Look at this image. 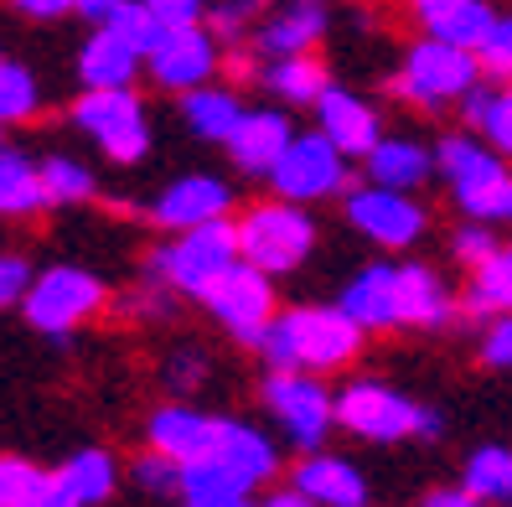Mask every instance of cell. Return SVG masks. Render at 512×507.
Segmentation results:
<instances>
[{"instance_id": "obj_6", "label": "cell", "mask_w": 512, "mask_h": 507, "mask_svg": "<svg viewBox=\"0 0 512 507\" xmlns=\"http://www.w3.org/2000/svg\"><path fill=\"white\" fill-rule=\"evenodd\" d=\"M73 125L114 166H140L150 151V114L135 88H83L73 104Z\"/></svg>"}, {"instance_id": "obj_34", "label": "cell", "mask_w": 512, "mask_h": 507, "mask_svg": "<svg viewBox=\"0 0 512 507\" xmlns=\"http://www.w3.org/2000/svg\"><path fill=\"white\" fill-rule=\"evenodd\" d=\"M466 492L481 497V502H512V451L481 445L466 461Z\"/></svg>"}, {"instance_id": "obj_36", "label": "cell", "mask_w": 512, "mask_h": 507, "mask_svg": "<svg viewBox=\"0 0 512 507\" xmlns=\"http://www.w3.org/2000/svg\"><path fill=\"white\" fill-rule=\"evenodd\" d=\"M104 26H114V32L125 37V42H135L145 57H150V47H156V42L166 37V21H161L156 11H150L145 0H125V6H119Z\"/></svg>"}, {"instance_id": "obj_26", "label": "cell", "mask_w": 512, "mask_h": 507, "mask_svg": "<svg viewBox=\"0 0 512 507\" xmlns=\"http://www.w3.org/2000/svg\"><path fill=\"white\" fill-rule=\"evenodd\" d=\"M461 119L471 125V135H481L492 151L512 156V78L502 83H476L461 99Z\"/></svg>"}, {"instance_id": "obj_7", "label": "cell", "mask_w": 512, "mask_h": 507, "mask_svg": "<svg viewBox=\"0 0 512 507\" xmlns=\"http://www.w3.org/2000/svg\"><path fill=\"white\" fill-rule=\"evenodd\" d=\"M104 306H109V285L94 270H78V264H52V270H42L21 301L26 321L42 337H68L83 321H94Z\"/></svg>"}, {"instance_id": "obj_21", "label": "cell", "mask_w": 512, "mask_h": 507, "mask_svg": "<svg viewBox=\"0 0 512 507\" xmlns=\"http://www.w3.org/2000/svg\"><path fill=\"white\" fill-rule=\"evenodd\" d=\"M321 37H326V0H285L275 16H264L254 26V47L264 57L311 52Z\"/></svg>"}, {"instance_id": "obj_49", "label": "cell", "mask_w": 512, "mask_h": 507, "mask_svg": "<svg viewBox=\"0 0 512 507\" xmlns=\"http://www.w3.org/2000/svg\"><path fill=\"white\" fill-rule=\"evenodd\" d=\"M425 507H492V502H481V497H471V492L461 487V492H430Z\"/></svg>"}, {"instance_id": "obj_12", "label": "cell", "mask_w": 512, "mask_h": 507, "mask_svg": "<svg viewBox=\"0 0 512 507\" xmlns=\"http://www.w3.org/2000/svg\"><path fill=\"white\" fill-rule=\"evenodd\" d=\"M347 223L378 249H414L425 238V207L414 202V192H394V187H352L347 192Z\"/></svg>"}, {"instance_id": "obj_24", "label": "cell", "mask_w": 512, "mask_h": 507, "mask_svg": "<svg viewBox=\"0 0 512 507\" xmlns=\"http://www.w3.org/2000/svg\"><path fill=\"white\" fill-rule=\"evenodd\" d=\"M450 321V290L440 280L435 264H399V326H425V332H435V326Z\"/></svg>"}, {"instance_id": "obj_41", "label": "cell", "mask_w": 512, "mask_h": 507, "mask_svg": "<svg viewBox=\"0 0 512 507\" xmlns=\"http://www.w3.org/2000/svg\"><path fill=\"white\" fill-rule=\"evenodd\" d=\"M259 6H264V0H223V6H213L207 26H213L223 42H233V37H244V32H249V21H254Z\"/></svg>"}, {"instance_id": "obj_1", "label": "cell", "mask_w": 512, "mask_h": 507, "mask_svg": "<svg viewBox=\"0 0 512 507\" xmlns=\"http://www.w3.org/2000/svg\"><path fill=\"white\" fill-rule=\"evenodd\" d=\"M363 326H357L342 306H290L275 311V321L264 326V363L269 368H306V373H326V368H347L363 352Z\"/></svg>"}, {"instance_id": "obj_23", "label": "cell", "mask_w": 512, "mask_h": 507, "mask_svg": "<svg viewBox=\"0 0 512 507\" xmlns=\"http://www.w3.org/2000/svg\"><path fill=\"white\" fill-rule=\"evenodd\" d=\"M295 487L316 507H363V497H368L363 471L342 456H306L295 466Z\"/></svg>"}, {"instance_id": "obj_4", "label": "cell", "mask_w": 512, "mask_h": 507, "mask_svg": "<svg viewBox=\"0 0 512 507\" xmlns=\"http://www.w3.org/2000/svg\"><path fill=\"white\" fill-rule=\"evenodd\" d=\"M316 249V218L300 202H259L238 218V254L259 264L264 275H290Z\"/></svg>"}, {"instance_id": "obj_30", "label": "cell", "mask_w": 512, "mask_h": 507, "mask_svg": "<svg viewBox=\"0 0 512 507\" xmlns=\"http://www.w3.org/2000/svg\"><path fill=\"white\" fill-rule=\"evenodd\" d=\"M466 311L471 316H512V244H497L471 270Z\"/></svg>"}, {"instance_id": "obj_39", "label": "cell", "mask_w": 512, "mask_h": 507, "mask_svg": "<svg viewBox=\"0 0 512 507\" xmlns=\"http://www.w3.org/2000/svg\"><path fill=\"white\" fill-rule=\"evenodd\" d=\"M497 249V238H492V228H487V218H471L466 228H456L450 233V254H456L466 270H476L481 259H487Z\"/></svg>"}, {"instance_id": "obj_16", "label": "cell", "mask_w": 512, "mask_h": 507, "mask_svg": "<svg viewBox=\"0 0 512 507\" xmlns=\"http://www.w3.org/2000/svg\"><path fill=\"white\" fill-rule=\"evenodd\" d=\"M409 16L419 21L425 37L456 42V47H471V52H481V42H487L492 26H497L492 0H409Z\"/></svg>"}, {"instance_id": "obj_44", "label": "cell", "mask_w": 512, "mask_h": 507, "mask_svg": "<svg viewBox=\"0 0 512 507\" xmlns=\"http://www.w3.org/2000/svg\"><path fill=\"white\" fill-rule=\"evenodd\" d=\"M481 363L512 373V316H492V326L481 332Z\"/></svg>"}, {"instance_id": "obj_52", "label": "cell", "mask_w": 512, "mask_h": 507, "mask_svg": "<svg viewBox=\"0 0 512 507\" xmlns=\"http://www.w3.org/2000/svg\"><path fill=\"white\" fill-rule=\"evenodd\" d=\"M182 507H249L244 497H228V502H182Z\"/></svg>"}, {"instance_id": "obj_9", "label": "cell", "mask_w": 512, "mask_h": 507, "mask_svg": "<svg viewBox=\"0 0 512 507\" xmlns=\"http://www.w3.org/2000/svg\"><path fill=\"white\" fill-rule=\"evenodd\" d=\"M347 151H337L321 130H306V135H295L285 145V156L275 161V171H269V187H275V197L285 202H300V207H311V202H326V197H337L347 192Z\"/></svg>"}, {"instance_id": "obj_22", "label": "cell", "mask_w": 512, "mask_h": 507, "mask_svg": "<svg viewBox=\"0 0 512 507\" xmlns=\"http://www.w3.org/2000/svg\"><path fill=\"white\" fill-rule=\"evenodd\" d=\"M363 161H368V182L394 187V192H419L430 176H440L435 171V151L419 145V140H409V135H383Z\"/></svg>"}, {"instance_id": "obj_37", "label": "cell", "mask_w": 512, "mask_h": 507, "mask_svg": "<svg viewBox=\"0 0 512 507\" xmlns=\"http://www.w3.org/2000/svg\"><path fill=\"white\" fill-rule=\"evenodd\" d=\"M130 476H135V487L140 492H150V497H171V492H182V461H171V456H161L156 445L130 466Z\"/></svg>"}, {"instance_id": "obj_32", "label": "cell", "mask_w": 512, "mask_h": 507, "mask_svg": "<svg viewBox=\"0 0 512 507\" xmlns=\"http://www.w3.org/2000/svg\"><path fill=\"white\" fill-rule=\"evenodd\" d=\"M182 497L187 502H228V497H249V482L218 456H202L182 466Z\"/></svg>"}, {"instance_id": "obj_51", "label": "cell", "mask_w": 512, "mask_h": 507, "mask_svg": "<svg viewBox=\"0 0 512 507\" xmlns=\"http://www.w3.org/2000/svg\"><path fill=\"white\" fill-rule=\"evenodd\" d=\"M497 218H502V223H512V182H507V192H502V207H497Z\"/></svg>"}, {"instance_id": "obj_8", "label": "cell", "mask_w": 512, "mask_h": 507, "mask_svg": "<svg viewBox=\"0 0 512 507\" xmlns=\"http://www.w3.org/2000/svg\"><path fill=\"white\" fill-rule=\"evenodd\" d=\"M337 425H347L363 440H409V435H435L440 414L404 399L399 389H388V383L357 378L337 394Z\"/></svg>"}, {"instance_id": "obj_46", "label": "cell", "mask_w": 512, "mask_h": 507, "mask_svg": "<svg viewBox=\"0 0 512 507\" xmlns=\"http://www.w3.org/2000/svg\"><path fill=\"white\" fill-rule=\"evenodd\" d=\"M6 6L26 21H63L73 16V0H6Z\"/></svg>"}, {"instance_id": "obj_20", "label": "cell", "mask_w": 512, "mask_h": 507, "mask_svg": "<svg viewBox=\"0 0 512 507\" xmlns=\"http://www.w3.org/2000/svg\"><path fill=\"white\" fill-rule=\"evenodd\" d=\"M145 68V52L125 42L114 26H94V37L78 47V83L83 88H130Z\"/></svg>"}, {"instance_id": "obj_19", "label": "cell", "mask_w": 512, "mask_h": 507, "mask_svg": "<svg viewBox=\"0 0 512 507\" xmlns=\"http://www.w3.org/2000/svg\"><path fill=\"white\" fill-rule=\"evenodd\" d=\"M213 435H218V420L213 414H202L192 404H161L156 414H150V425H145V440L156 445L161 456L171 461H202L207 451H213Z\"/></svg>"}, {"instance_id": "obj_47", "label": "cell", "mask_w": 512, "mask_h": 507, "mask_svg": "<svg viewBox=\"0 0 512 507\" xmlns=\"http://www.w3.org/2000/svg\"><path fill=\"white\" fill-rule=\"evenodd\" d=\"M150 11H156L166 26H182V21H202L207 11V0H145Z\"/></svg>"}, {"instance_id": "obj_38", "label": "cell", "mask_w": 512, "mask_h": 507, "mask_svg": "<svg viewBox=\"0 0 512 507\" xmlns=\"http://www.w3.org/2000/svg\"><path fill=\"white\" fill-rule=\"evenodd\" d=\"M47 471H37L32 461L21 456H0V507H26Z\"/></svg>"}, {"instance_id": "obj_48", "label": "cell", "mask_w": 512, "mask_h": 507, "mask_svg": "<svg viewBox=\"0 0 512 507\" xmlns=\"http://www.w3.org/2000/svg\"><path fill=\"white\" fill-rule=\"evenodd\" d=\"M125 0H73V16H83V21H94V26H104Z\"/></svg>"}, {"instance_id": "obj_35", "label": "cell", "mask_w": 512, "mask_h": 507, "mask_svg": "<svg viewBox=\"0 0 512 507\" xmlns=\"http://www.w3.org/2000/svg\"><path fill=\"white\" fill-rule=\"evenodd\" d=\"M37 109H42V88L32 68L0 57V125H26V119H37Z\"/></svg>"}, {"instance_id": "obj_3", "label": "cell", "mask_w": 512, "mask_h": 507, "mask_svg": "<svg viewBox=\"0 0 512 507\" xmlns=\"http://www.w3.org/2000/svg\"><path fill=\"white\" fill-rule=\"evenodd\" d=\"M238 259H244L238 254V223L218 218V223H202V228H187V233H171L166 244L150 254V280L171 285L176 295L202 301L207 285Z\"/></svg>"}, {"instance_id": "obj_43", "label": "cell", "mask_w": 512, "mask_h": 507, "mask_svg": "<svg viewBox=\"0 0 512 507\" xmlns=\"http://www.w3.org/2000/svg\"><path fill=\"white\" fill-rule=\"evenodd\" d=\"M481 68L497 78H512V16H497L492 37L481 42Z\"/></svg>"}, {"instance_id": "obj_2", "label": "cell", "mask_w": 512, "mask_h": 507, "mask_svg": "<svg viewBox=\"0 0 512 507\" xmlns=\"http://www.w3.org/2000/svg\"><path fill=\"white\" fill-rule=\"evenodd\" d=\"M476 83H481V52L425 37L404 52V63L388 88L414 109H445V104H461Z\"/></svg>"}, {"instance_id": "obj_40", "label": "cell", "mask_w": 512, "mask_h": 507, "mask_svg": "<svg viewBox=\"0 0 512 507\" xmlns=\"http://www.w3.org/2000/svg\"><path fill=\"white\" fill-rule=\"evenodd\" d=\"M32 264H26L21 254H6L0 249V311H11V306H21L26 301V290H32Z\"/></svg>"}, {"instance_id": "obj_28", "label": "cell", "mask_w": 512, "mask_h": 507, "mask_svg": "<svg viewBox=\"0 0 512 507\" xmlns=\"http://www.w3.org/2000/svg\"><path fill=\"white\" fill-rule=\"evenodd\" d=\"M259 83L275 94L280 104H290V109H316V99L331 88V78H326V68L316 63L311 52H290V57H269V68L259 73Z\"/></svg>"}, {"instance_id": "obj_10", "label": "cell", "mask_w": 512, "mask_h": 507, "mask_svg": "<svg viewBox=\"0 0 512 507\" xmlns=\"http://www.w3.org/2000/svg\"><path fill=\"white\" fill-rule=\"evenodd\" d=\"M269 280H275V275H264L259 264L238 259V264H228L213 285H207L202 306L213 311V321L223 326V332H233L238 342L259 347L264 342V326L275 321V285H269Z\"/></svg>"}, {"instance_id": "obj_25", "label": "cell", "mask_w": 512, "mask_h": 507, "mask_svg": "<svg viewBox=\"0 0 512 507\" xmlns=\"http://www.w3.org/2000/svg\"><path fill=\"white\" fill-rule=\"evenodd\" d=\"M207 456H218L223 466H233L249 487H259L264 476H275V466H280L269 435H259L244 420H218V435H213V451H207Z\"/></svg>"}, {"instance_id": "obj_31", "label": "cell", "mask_w": 512, "mask_h": 507, "mask_svg": "<svg viewBox=\"0 0 512 507\" xmlns=\"http://www.w3.org/2000/svg\"><path fill=\"white\" fill-rule=\"evenodd\" d=\"M57 476H63V482L78 492V502H83V507H99V502H109V497H114L119 466H114V456H109V451H99V445H94V451L68 456Z\"/></svg>"}, {"instance_id": "obj_18", "label": "cell", "mask_w": 512, "mask_h": 507, "mask_svg": "<svg viewBox=\"0 0 512 507\" xmlns=\"http://www.w3.org/2000/svg\"><path fill=\"white\" fill-rule=\"evenodd\" d=\"M363 332H388L399 326V264H368L342 285V301H337Z\"/></svg>"}, {"instance_id": "obj_5", "label": "cell", "mask_w": 512, "mask_h": 507, "mask_svg": "<svg viewBox=\"0 0 512 507\" xmlns=\"http://www.w3.org/2000/svg\"><path fill=\"white\" fill-rule=\"evenodd\" d=\"M435 171L466 218H487V223L497 218L512 171H507V156L492 151L481 135H445L435 145Z\"/></svg>"}, {"instance_id": "obj_13", "label": "cell", "mask_w": 512, "mask_h": 507, "mask_svg": "<svg viewBox=\"0 0 512 507\" xmlns=\"http://www.w3.org/2000/svg\"><path fill=\"white\" fill-rule=\"evenodd\" d=\"M145 73H150V83H161L166 94H192V88L213 83V73H218V32L202 26V21L166 26V37L145 57Z\"/></svg>"}, {"instance_id": "obj_50", "label": "cell", "mask_w": 512, "mask_h": 507, "mask_svg": "<svg viewBox=\"0 0 512 507\" xmlns=\"http://www.w3.org/2000/svg\"><path fill=\"white\" fill-rule=\"evenodd\" d=\"M264 507H316V502H311L306 492H300V487H295V492H275V497H269Z\"/></svg>"}, {"instance_id": "obj_29", "label": "cell", "mask_w": 512, "mask_h": 507, "mask_svg": "<svg viewBox=\"0 0 512 507\" xmlns=\"http://www.w3.org/2000/svg\"><path fill=\"white\" fill-rule=\"evenodd\" d=\"M238 119H244V104H238L233 88L202 83V88H192V94H182V125H187L197 140L228 145V135L238 130Z\"/></svg>"}, {"instance_id": "obj_45", "label": "cell", "mask_w": 512, "mask_h": 507, "mask_svg": "<svg viewBox=\"0 0 512 507\" xmlns=\"http://www.w3.org/2000/svg\"><path fill=\"white\" fill-rule=\"evenodd\" d=\"M26 507H83V502H78V492L63 482V476L47 471L42 482H37V492H32V502H26Z\"/></svg>"}, {"instance_id": "obj_15", "label": "cell", "mask_w": 512, "mask_h": 507, "mask_svg": "<svg viewBox=\"0 0 512 507\" xmlns=\"http://www.w3.org/2000/svg\"><path fill=\"white\" fill-rule=\"evenodd\" d=\"M316 130L337 145V151L368 156L373 145L383 140V119H378V109L368 99H357V94H347V88L331 83L326 94L316 99Z\"/></svg>"}, {"instance_id": "obj_33", "label": "cell", "mask_w": 512, "mask_h": 507, "mask_svg": "<svg viewBox=\"0 0 512 507\" xmlns=\"http://www.w3.org/2000/svg\"><path fill=\"white\" fill-rule=\"evenodd\" d=\"M42 187H47V202L52 207H78L99 192V176L94 166H83L78 156H47L42 161Z\"/></svg>"}, {"instance_id": "obj_27", "label": "cell", "mask_w": 512, "mask_h": 507, "mask_svg": "<svg viewBox=\"0 0 512 507\" xmlns=\"http://www.w3.org/2000/svg\"><path fill=\"white\" fill-rule=\"evenodd\" d=\"M42 207H52L42 187V161L0 145V218H37Z\"/></svg>"}, {"instance_id": "obj_14", "label": "cell", "mask_w": 512, "mask_h": 507, "mask_svg": "<svg viewBox=\"0 0 512 507\" xmlns=\"http://www.w3.org/2000/svg\"><path fill=\"white\" fill-rule=\"evenodd\" d=\"M228 207H233V187L223 182V176L192 171V176H176V182H166L156 192V202H150V223L166 228V233H187V228L228 218Z\"/></svg>"}, {"instance_id": "obj_11", "label": "cell", "mask_w": 512, "mask_h": 507, "mask_svg": "<svg viewBox=\"0 0 512 507\" xmlns=\"http://www.w3.org/2000/svg\"><path fill=\"white\" fill-rule=\"evenodd\" d=\"M264 409L275 414V425L285 430L290 445L316 451L326 430L337 425V399H331L306 368H275L264 378Z\"/></svg>"}, {"instance_id": "obj_42", "label": "cell", "mask_w": 512, "mask_h": 507, "mask_svg": "<svg viewBox=\"0 0 512 507\" xmlns=\"http://www.w3.org/2000/svg\"><path fill=\"white\" fill-rule=\"evenodd\" d=\"M202 378H207V357L197 347H182V352L166 357V383H171L176 394H192Z\"/></svg>"}, {"instance_id": "obj_17", "label": "cell", "mask_w": 512, "mask_h": 507, "mask_svg": "<svg viewBox=\"0 0 512 507\" xmlns=\"http://www.w3.org/2000/svg\"><path fill=\"white\" fill-rule=\"evenodd\" d=\"M295 140V125L285 119V109H244L238 130L228 135V156L238 171L249 176H269L275 161L285 156V145Z\"/></svg>"}]
</instances>
